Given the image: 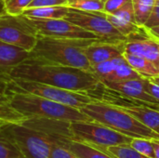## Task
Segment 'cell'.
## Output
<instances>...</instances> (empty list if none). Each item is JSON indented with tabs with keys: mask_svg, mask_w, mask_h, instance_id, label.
Wrapping results in <instances>:
<instances>
[{
	"mask_svg": "<svg viewBox=\"0 0 159 158\" xmlns=\"http://www.w3.org/2000/svg\"><path fill=\"white\" fill-rule=\"evenodd\" d=\"M66 121L29 117L5 124L1 129L19 147L25 158H49L52 146L73 139Z\"/></svg>",
	"mask_w": 159,
	"mask_h": 158,
	"instance_id": "6da1fadb",
	"label": "cell"
},
{
	"mask_svg": "<svg viewBox=\"0 0 159 158\" xmlns=\"http://www.w3.org/2000/svg\"><path fill=\"white\" fill-rule=\"evenodd\" d=\"M10 77L89 94L97 89L101 84L90 72L71 66L41 62L30 57L11 70Z\"/></svg>",
	"mask_w": 159,
	"mask_h": 158,
	"instance_id": "7a4b0ae2",
	"label": "cell"
},
{
	"mask_svg": "<svg viewBox=\"0 0 159 158\" xmlns=\"http://www.w3.org/2000/svg\"><path fill=\"white\" fill-rule=\"evenodd\" d=\"M99 39L54 38L39 35L30 58L41 62L79 68L91 73L84 48Z\"/></svg>",
	"mask_w": 159,
	"mask_h": 158,
	"instance_id": "3957f363",
	"label": "cell"
},
{
	"mask_svg": "<svg viewBox=\"0 0 159 158\" xmlns=\"http://www.w3.org/2000/svg\"><path fill=\"white\" fill-rule=\"evenodd\" d=\"M10 105L24 117H41L66 122L91 121L80 109L59 103L37 95L11 89L7 92Z\"/></svg>",
	"mask_w": 159,
	"mask_h": 158,
	"instance_id": "277c9868",
	"label": "cell"
},
{
	"mask_svg": "<svg viewBox=\"0 0 159 158\" xmlns=\"http://www.w3.org/2000/svg\"><path fill=\"white\" fill-rule=\"evenodd\" d=\"M91 121L102 124L130 138L159 140V134L115 104L95 100L80 109Z\"/></svg>",
	"mask_w": 159,
	"mask_h": 158,
	"instance_id": "5b68a950",
	"label": "cell"
},
{
	"mask_svg": "<svg viewBox=\"0 0 159 158\" xmlns=\"http://www.w3.org/2000/svg\"><path fill=\"white\" fill-rule=\"evenodd\" d=\"M9 88L37 95L42 98H46L48 100L77 109H81L85 105L96 100L86 92L72 91L43 83L22 79H12L9 83Z\"/></svg>",
	"mask_w": 159,
	"mask_h": 158,
	"instance_id": "8992f818",
	"label": "cell"
},
{
	"mask_svg": "<svg viewBox=\"0 0 159 158\" xmlns=\"http://www.w3.org/2000/svg\"><path fill=\"white\" fill-rule=\"evenodd\" d=\"M73 140L104 150L110 146L128 145L133 138L119 133L95 121H76L70 123Z\"/></svg>",
	"mask_w": 159,
	"mask_h": 158,
	"instance_id": "52a82bcc",
	"label": "cell"
},
{
	"mask_svg": "<svg viewBox=\"0 0 159 158\" xmlns=\"http://www.w3.org/2000/svg\"><path fill=\"white\" fill-rule=\"evenodd\" d=\"M38 33L29 19L20 15L4 13L0 15V40L20 47L29 52L34 47Z\"/></svg>",
	"mask_w": 159,
	"mask_h": 158,
	"instance_id": "ba28073f",
	"label": "cell"
},
{
	"mask_svg": "<svg viewBox=\"0 0 159 158\" xmlns=\"http://www.w3.org/2000/svg\"><path fill=\"white\" fill-rule=\"evenodd\" d=\"M64 19L105 40L126 41L128 39L111 24L104 12H87L69 7V12Z\"/></svg>",
	"mask_w": 159,
	"mask_h": 158,
	"instance_id": "9c48e42d",
	"label": "cell"
},
{
	"mask_svg": "<svg viewBox=\"0 0 159 158\" xmlns=\"http://www.w3.org/2000/svg\"><path fill=\"white\" fill-rule=\"evenodd\" d=\"M28 19L39 35L69 39H102L65 19Z\"/></svg>",
	"mask_w": 159,
	"mask_h": 158,
	"instance_id": "30bf717a",
	"label": "cell"
},
{
	"mask_svg": "<svg viewBox=\"0 0 159 158\" xmlns=\"http://www.w3.org/2000/svg\"><path fill=\"white\" fill-rule=\"evenodd\" d=\"M125 41H111L99 39L84 48V53L90 66L112 60L123 54V44Z\"/></svg>",
	"mask_w": 159,
	"mask_h": 158,
	"instance_id": "8fae6325",
	"label": "cell"
},
{
	"mask_svg": "<svg viewBox=\"0 0 159 158\" xmlns=\"http://www.w3.org/2000/svg\"><path fill=\"white\" fill-rule=\"evenodd\" d=\"M107 88L133 100L141 101L152 105L154 108L159 111V102H157L153 96H151L144 88L142 78L129 79L121 82H111L102 83Z\"/></svg>",
	"mask_w": 159,
	"mask_h": 158,
	"instance_id": "7c38bea8",
	"label": "cell"
},
{
	"mask_svg": "<svg viewBox=\"0 0 159 158\" xmlns=\"http://www.w3.org/2000/svg\"><path fill=\"white\" fill-rule=\"evenodd\" d=\"M123 50L126 53L143 57L155 64L159 60V41L149 36L128 38L123 44Z\"/></svg>",
	"mask_w": 159,
	"mask_h": 158,
	"instance_id": "4fadbf2b",
	"label": "cell"
},
{
	"mask_svg": "<svg viewBox=\"0 0 159 158\" xmlns=\"http://www.w3.org/2000/svg\"><path fill=\"white\" fill-rule=\"evenodd\" d=\"M113 104V103H112ZM138 121L157 131L159 128V111L145 102L132 104H115Z\"/></svg>",
	"mask_w": 159,
	"mask_h": 158,
	"instance_id": "5bb4252c",
	"label": "cell"
},
{
	"mask_svg": "<svg viewBox=\"0 0 159 158\" xmlns=\"http://www.w3.org/2000/svg\"><path fill=\"white\" fill-rule=\"evenodd\" d=\"M29 57V51L0 40V70L10 74L13 68L22 63Z\"/></svg>",
	"mask_w": 159,
	"mask_h": 158,
	"instance_id": "9a60e30c",
	"label": "cell"
},
{
	"mask_svg": "<svg viewBox=\"0 0 159 158\" xmlns=\"http://www.w3.org/2000/svg\"><path fill=\"white\" fill-rule=\"evenodd\" d=\"M64 145L77 158H116L98 147L73 139L67 141Z\"/></svg>",
	"mask_w": 159,
	"mask_h": 158,
	"instance_id": "2e32d148",
	"label": "cell"
},
{
	"mask_svg": "<svg viewBox=\"0 0 159 158\" xmlns=\"http://www.w3.org/2000/svg\"><path fill=\"white\" fill-rule=\"evenodd\" d=\"M123 56L126 61L128 62V64L133 70H135L142 77L153 78V77L159 76L157 65L153 61L143 57L132 55V54L126 53V52H123Z\"/></svg>",
	"mask_w": 159,
	"mask_h": 158,
	"instance_id": "e0dca14e",
	"label": "cell"
},
{
	"mask_svg": "<svg viewBox=\"0 0 159 158\" xmlns=\"http://www.w3.org/2000/svg\"><path fill=\"white\" fill-rule=\"evenodd\" d=\"M68 12L69 7L55 6L26 8L22 15L31 19H64Z\"/></svg>",
	"mask_w": 159,
	"mask_h": 158,
	"instance_id": "ac0fdd59",
	"label": "cell"
},
{
	"mask_svg": "<svg viewBox=\"0 0 159 158\" xmlns=\"http://www.w3.org/2000/svg\"><path fill=\"white\" fill-rule=\"evenodd\" d=\"M126 61L123 54L120 56H117L112 60L101 62L99 64L91 66V73L94 74V76L100 81L102 82L105 80L114 71L115 69L121 63Z\"/></svg>",
	"mask_w": 159,
	"mask_h": 158,
	"instance_id": "d6986e66",
	"label": "cell"
},
{
	"mask_svg": "<svg viewBox=\"0 0 159 158\" xmlns=\"http://www.w3.org/2000/svg\"><path fill=\"white\" fill-rule=\"evenodd\" d=\"M132 3L135 21L137 25L143 27L152 14L156 0H134Z\"/></svg>",
	"mask_w": 159,
	"mask_h": 158,
	"instance_id": "ffe728a7",
	"label": "cell"
},
{
	"mask_svg": "<svg viewBox=\"0 0 159 158\" xmlns=\"http://www.w3.org/2000/svg\"><path fill=\"white\" fill-rule=\"evenodd\" d=\"M9 103L8 95L0 94V121L4 123H19L25 119Z\"/></svg>",
	"mask_w": 159,
	"mask_h": 158,
	"instance_id": "44dd1931",
	"label": "cell"
},
{
	"mask_svg": "<svg viewBox=\"0 0 159 158\" xmlns=\"http://www.w3.org/2000/svg\"><path fill=\"white\" fill-rule=\"evenodd\" d=\"M136 78H142V76L133 70L127 61H124L123 63L119 64L115 71L102 82L101 83H111V82H121L126 81L129 79H136Z\"/></svg>",
	"mask_w": 159,
	"mask_h": 158,
	"instance_id": "7402d4cb",
	"label": "cell"
},
{
	"mask_svg": "<svg viewBox=\"0 0 159 158\" xmlns=\"http://www.w3.org/2000/svg\"><path fill=\"white\" fill-rule=\"evenodd\" d=\"M0 158H25L17 144L0 130Z\"/></svg>",
	"mask_w": 159,
	"mask_h": 158,
	"instance_id": "603a6c76",
	"label": "cell"
},
{
	"mask_svg": "<svg viewBox=\"0 0 159 158\" xmlns=\"http://www.w3.org/2000/svg\"><path fill=\"white\" fill-rule=\"evenodd\" d=\"M68 7L87 12H104L102 0H67Z\"/></svg>",
	"mask_w": 159,
	"mask_h": 158,
	"instance_id": "cb8c5ba5",
	"label": "cell"
},
{
	"mask_svg": "<svg viewBox=\"0 0 159 158\" xmlns=\"http://www.w3.org/2000/svg\"><path fill=\"white\" fill-rule=\"evenodd\" d=\"M102 151L112 155L116 158H151L140 154L139 152L134 150L129 144L110 146Z\"/></svg>",
	"mask_w": 159,
	"mask_h": 158,
	"instance_id": "d4e9b609",
	"label": "cell"
},
{
	"mask_svg": "<svg viewBox=\"0 0 159 158\" xmlns=\"http://www.w3.org/2000/svg\"><path fill=\"white\" fill-rule=\"evenodd\" d=\"M129 145L142 155L148 157L155 158V147L153 140L143 138H133Z\"/></svg>",
	"mask_w": 159,
	"mask_h": 158,
	"instance_id": "484cf974",
	"label": "cell"
},
{
	"mask_svg": "<svg viewBox=\"0 0 159 158\" xmlns=\"http://www.w3.org/2000/svg\"><path fill=\"white\" fill-rule=\"evenodd\" d=\"M32 1L33 0H6L4 1L5 10L11 15H20Z\"/></svg>",
	"mask_w": 159,
	"mask_h": 158,
	"instance_id": "4316f807",
	"label": "cell"
},
{
	"mask_svg": "<svg viewBox=\"0 0 159 158\" xmlns=\"http://www.w3.org/2000/svg\"><path fill=\"white\" fill-rule=\"evenodd\" d=\"M113 15L121 18L123 20H129L131 22H135V17H134V8H133V3L132 1H129L125 6H123L121 8H119L117 11L112 13Z\"/></svg>",
	"mask_w": 159,
	"mask_h": 158,
	"instance_id": "83f0119b",
	"label": "cell"
},
{
	"mask_svg": "<svg viewBox=\"0 0 159 158\" xmlns=\"http://www.w3.org/2000/svg\"><path fill=\"white\" fill-rule=\"evenodd\" d=\"M130 0H105L103 2V11L106 14H112L125 6Z\"/></svg>",
	"mask_w": 159,
	"mask_h": 158,
	"instance_id": "f1b7e54d",
	"label": "cell"
},
{
	"mask_svg": "<svg viewBox=\"0 0 159 158\" xmlns=\"http://www.w3.org/2000/svg\"><path fill=\"white\" fill-rule=\"evenodd\" d=\"M67 0H33L27 8L41 7H55V6H67ZM68 7V6H67Z\"/></svg>",
	"mask_w": 159,
	"mask_h": 158,
	"instance_id": "f546056e",
	"label": "cell"
},
{
	"mask_svg": "<svg viewBox=\"0 0 159 158\" xmlns=\"http://www.w3.org/2000/svg\"><path fill=\"white\" fill-rule=\"evenodd\" d=\"M143 83L145 90L151 96H153L157 102H159V84L153 82L149 78H144V77H143Z\"/></svg>",
	"mask_w": 159,
	"mask_h": 158,
	"instance_id": "4dcf8cb0",
	"label": "cell"
},
{
	"mask_svg": "<svg viewBox=\"0 0 159 158\" xmlns=\"http://www.w3.org/2000/svg\"><path fill=\"white\" fill-rule=\"evenodd\" d=\"M159 25V0H156V4L154 7V9L152 11V14L150 18L148 19L147 22L143 26L145 29H149L155 26Z\"/></svg>",
	"mask_w": 159,
	"mask_h": 158,
	"instance_id": "1f68e13d",
	"label": "cell"
},
{
	"mask_svg": "<svg viewBox=\"0 0 159 158\" xmlns=\"http://www.w3.org/2000/svg\"><path fill=\"white\" fill-rule=\"evenodd\" d=\"M145 31H146V34H148V36L150 38L159 41V25L158 26L152 27V28H149V29H145Z\"/></svg>",
	"mask_w": 159,
	"mask_h": 158,
	"instance_id": "d6a6232c",
	"label": "cell"
},
{
	"mask_svg": "<svg viewBox=\"0 0 159 158\" xmlns=\"http://www.w3.org/2000/svg\"><path fill=\"white\" fill-rule=\"evenodd\" d=\"M9 83L10 81H7L5 79L0 78V94L1 95H7Z\"/></svg>",
	"mask_w": 159,
	"mask_h": 158,
	"instance_id": "836d02e7",
	"label": "cell"
},
{
	"mask_svg": "<svg viewBox=\"0 0 159 158\" xmlns=\"http://www.w3.org/2000/svg\"><path fill=\"white\" fill-rule=\"evenodd\" d=\"M155 147V158H159V140H153Z\"/></svg>",
	"mask_w": 159,
	"mask_h": 158,
	"instance_id": "e575fe53",
	"label": "cell"
},
{
	"mask_svg": "<svg viewBox=\"0 0 159 158\" xmlns=\"http://www.w3.org/2000/svg\"><path fill=\"white\" fill-rule=\"evenodd\" d=\"M6 13V10H5V6H4V2L0 0V15Z\"/></svg>",
	"mask_w": 159,
	"mask_h": 158,
	"instance_id": "d590c367",
	"label": "cell"
},
{
	"mask_svg": "<svg viewBox=\"0 0 159 158\" xmlns=\"http://www.w3.org/2000/svg\"><path fill=\"white\" fill-rule=\"evenodd\" d=\"M150 80H152L153 82L157 83V84H159V76H157V77H153V78H149Z\"/></svg>",
	"mask_w": 159,
	"mask_h": 158,
	"instance_id": "8d00e7d4",
	"label": "cell"
},
{
	"mask_svg": "<svg viewBox=\"0 0 159 158\" xmlns=\"http://www.w3.org/2000/svg\"><path fill=\"white\" fill-rule=\"evenodd\" d=\"M5 124H7V123H4V122H1V121H0V130L2 129V128H3V126H4Z\"/></svg>",
	"mask_w": 159,
	"mask_h": 158,
	"instance_id": "74e56055",
	"label": "cell"
},
{
	"mask_svg": "<svg viewBox=\"0 0 159 158\" xmlns=\"http://www.w3.org/2000/svg\"><path fill=\"white\" fill-rule=\"evenodd\" d=\"M156 65H157V71H158V73H159V60H158V61L157 62V64H156Z\"/></svg>",
	"mask_w": 159,
	"mask_h": 158,
	"instance_id": "f35d334b",
	"label": "cell"
},
{
	"mask_svg": "<svg viewBox=\"0 0 159 158\" xmlns=\"http://www.w3.org/2000/svg\"><path fill=\"white\" fill-rule=\"evenodd\" d=\"M157 133H158V134H159V128H158V129H157Z\"/></svg>",
	"mask_w": 159,
	"mask_h": 158,
	"instance_id": "ab89813d",
	"label": "cell"
},
{
	"mask_svg": "<svg viewBox=\"0 0 159 158\" xmlns=\"http://www.w3.org/2000/svg\"><path fill=\"white\" fill-rule=\"evenodd\" d=\"M1 1H3V2H4V1H6V0H1Z\"/></svg>",
	"mask_w": 159,
	"mask_h": 158,
	"instance_id": "60d3db41",
	"label": "cell"
},
{
	"mask_svg": "<svg viewBox=\"0 0 159 158\" xmlns=\"http://www.w3.org/2000/svg\"><path fill=\"white\" fill-rule=\"evenodd\" d=\"M102 1H103V2H104V1H105V0H102Z\"/></svg>",
	"mask_w": 159,
	"mask_h": 158,
	"instance_id": "b9f144b4",
	"label": "cell"
},
{
	"mask_svg": "<svg viewBox=\"0 0 159 158\" xmlns=\"http://www.w3.org/2000/svg\"><path fill=\"white\" fill-rule=\"evenodd\" d=\"M131 1H134V0H131Z\"/></svg>",
	"mask_w": 159,
	"mask_h": 158,
	"instance_id": "7bdbcfd3",
	"label": "cell"
}]
</instances>
